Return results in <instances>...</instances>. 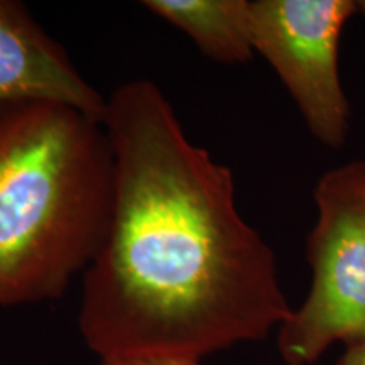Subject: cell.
<instances>
[{
    "label": "cell",
    "mask_w": 365,
    "mask_h": 365,
    "mask_svg": "<svg viewBox=\"0 0 365 365\" xmlns=\"http://www.w3.org/2000/svg\"><path fill=\"white\" fill-rule=\"evenodd\" d=\"M336 365H365V340L346 346L344 357Z\"/></svg>",
    "instance_id": "cell-8"
},
{
    "label": "cell",
    "mask_w": 365,
    "mask_h": 365,
    "mask_svg": "<svg viewBox=\"0 0 365 365\" xmlns=\"http://www.w3.org/2000/svg\"><path fill=\"white\" fill-rule=\"evenodd\" d=\"M354 0H254V51L267 59L322 144L340 148L350 105L340 83L339 46Z\"/></svg>",
    "instance_id": "cell-4"
},
{
    "label": "cell",
    "mask_w": 365,
    "mask_h": 365,
    "mask_svg": "<svg viewBox=\"0 0 365 365\" xmlns=\"http://www.w3.org/2000/svg\"><path fill=\"white\" fill-rule=\"evenodd\" d=\"M103 125L112 212L78 314L100 362L202 360L279 328L293 309L272 249L242 218L232 171L191 143L164 91L150 80L122 83Z\"/></svg>",
    "instance_id": "cell-1"
},
{
    "label": "cell",
    "mask_w": 365,
    "mask_h": 365,
    "mask_svg": "<svg viewBox=\"0 0 365 365\" xmlns=\"http://www.w3.org/2000/svg\"><path fill=\"white\" fill-rule=\"evenodd\" d=\"M143 7L182 31L212 61L244 65L254 56L249 0H145Z\"/></svg>",
    "instance_id": "cell-6"
},
{
    "label": "cell",
    "mask_w": 365,
    "mask_h": 365,
    "mask_svg": "<svg viewBox=\"0 0 365 365\" xmlns=\"http://www.w3.org/2000/svg\"><path fill=\"white\" fill-rule=\"evenodd\" d=\"M100 365H202V360L190 357H171V355H137L102 360Z\"/></svg>",
    "instance_id": "cell-7"
},
{
    "label": "cell",
    "mask_w": 365,
    "mask_h": 365,
    "mask_svg": "<svg viewBox=\"0 0 365 365\" xmlns=\"http://www.w3.org/2000/svg\"><path fill=\"white\" fill-rule=\"evenodd\" d=\"M48 102L103 122L107 98L17 0H0V105Z\"/></svg>",
    "instance_id": "cell-5"
},
{
    "label": "cell",
    "mask_w": 365,
    "mask_h": 365,
    "mask_svg": "<svg viewBox=\"0 0 365 365\" xmlns=\"http://www.w3.org/2000/svg\"><path fill=\"white\" fill-rule=\"evenodd\" d=\"M357 12L365 14V0H362V2H357Z\"/></svg>",
    "instance_id": "cell-9"
},
{
    "label": "cell",
    "mask_w": 365,
    "mask_h": 365,
    "mask_svg": "<svg viewBox=\"0 0 365 365\" xmlns=\"http://www.w3.org/2000/svg\"><path fill=\"white\" fill-rule=\"evenodd\" d=\"M112 198L102 120L58 103L0 105V307L65 296L102 245Z\"/></svg>",
    "instance_id": "cell-2"
},
{
    "label": "cell",
    "mask_w": 365,
    "mask_h": 365,
    "mask_svg": "<svg viewBox=\"0 0 365 365\" xmlns=\"http://www.w3.org/2000/svg\"><path fill=\"white\" fill-rule=\"evenodd\" d=\"M314 202L318 218L307 240L313 284L277 335L287 365L314 364L336 340H365V161L325 173Z\"/></svg>",
    "instance_id": "cell-3"
}]
</instances>
